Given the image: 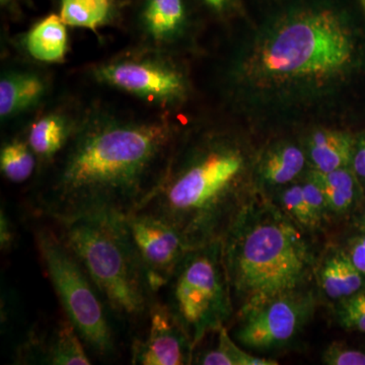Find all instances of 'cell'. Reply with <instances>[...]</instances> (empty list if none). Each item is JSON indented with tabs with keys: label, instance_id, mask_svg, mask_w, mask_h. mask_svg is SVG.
<instances>
[{
	"label": "cell",
	"instance_id": "6da1fadb",
	"mask_svg": "<svg viewBox=\"0 0 365 365\" xmlns=\"http://www.w3.org/2000/svg\"><path fill=\"white\" fill-rule=\"evenodd\" d=\"M176 143L167 118L107 110L79 114L66 148L38 173L28 208L55 225L81 218L127 217L162 184Z\"/></svg>",
	"mask_w": 365,
	"mask_h": 365
},
{
	"label": "cell",
	"instance_id": "7a4b0ae2",
	"mask_svg": "<svg viewBox=\"0 0 365 365\" xmlns=\"http://www.w3.org/2000/svg\"><path fill=\"white\" fill-rule=\"evenodd\" d=\"M246 158L235 144L207 137L178 148L155 193L137 212L155 216L181 235L188 249L222 241L249 202Z\"/></svg>",
	"mask_w": 365,
	"mask_h": 365
},
{
	"label": "cell",
	"instance_id": "3957f363",
	"mask_svg": "<svg viewBox=\"0 0 365 365\" xmlns=\"http://www.w3.org/2000/svg\"><path fill=\"white\" fill-rule=\"evenodd\" d=\"M294 222L277 206L252 199L228 228L222 257L237 317L304 289L314 257Z\"/></svg>",
	"mask_w": 365,
	"mask_h": 365
},
{
	"label": "cell",
	"instance_id": "277c9868",
	"mask_svg": "<svg viewBox=\"0 0 365 365\" xmlns=\"http://www.w3.org/2000/svg\"><path fill=\"white\" fill-rule=\"evenodd\" d=\"M354 53L351 34L339 14L324 7L302 9L262 38L245 71L263 88H321L349 68Z\"/></svg>",
	"mask_w": 365,
	"mask_h": 365
},
{
	"label": "cell",
	"instance_id": "5b68a950",
	"mask_svg": "<svg viewBox=\"0 0 365 365\" xmlns=\"http://www.w3.org/2000/svg\"><path fill=\"white\" fill-rule=\"evenodd\" d=\"M56 227L95 283L113 319L132 331L145 326L158 294L150 287L125 217L81 218Z\"/></svg>",
	"mask_w": 365,
	"mask_h": 365
},
{
	"label": "cell",
	"instance_id": "8992f818",
	"mask_svg": "<svg viewBox=\"0 0 365 365\" xmlns=\"http://www.w3.org/2000/svg\"><path fill=\"white\" fill-rule=\"evenodd\" d=\"M34 237L62 311L88 351L100 359L116 356L117 337L111 314L81 262L57 230L49 225L36 227Z\"/></svg>",
	"mask_w": 365,
	"mask_h": 365
},
{
	"label": "cell",
	"instance_id": "52a82bcc",
	"mask_svg": "<svg viewBox=\"0 0 365 365\" xmlns=\"http://www.w3.org/2000/svg\"><path fill=\"white\" fill-rule=\"evenodd\" d=\"M165 289V304L196 349L234 314L222 241L188 250Z\"/></svg>",
	"mask_w": 365,
	"mask_h": 365
},
{
	"label": "cell",
	"instance_id": "ba28073f",
	"mask_svg": "<svg viewBox=\"0 0 365 365\" xmlns=\"http://www.w3.org/2000/svg\"><path fill=\"white\" fill-rule=\"evenodd\" d=\"M93 78L158 107H169L184 100L187 81L184 74L160 50L120 55L96 66Z\"/></svg>",
	"mask_w": 365,
	"mask_h": 365
},
{
	"label": "cell",
	"instance_id": "9c48e42d",
	"mask_svg": "<svg viewBox=\"0 0 365 365\" xmlns=\"http://www.w3.org/2000/svg\"><path fill=\"white\" fill-rule=\"evenodd\" d=\"M316 297L306 289L276 297L239 317L234 340L253 351L281 349L297 339L316 309Z\"/></svg>",
	"mask_w": 365,
	"mask_h": 365
},
{
	"label": "cell",
	"instance_id": "30bf717a",
	"mask_svg": "<svg viewBox=\"0 0 365 365\" xmlns=\"http://www.w3.org/2000/svg\"><path fill=\"white\" fill-rule=\"evenodd\" d=\"M125 223L148 273L153 292L158 294L179 265L188 247L179 232L155 216L135 212Z\"/></svg>",
	"mask_w": 365,
	"mask_h": 365
},
{
	"label": "cell",
	"instance_id": "8fae6325",
	"mask_svg": "<svg viewBox=\"0 0 365 365\" xmlns=\"http://www.w3.org/2000/svg\"><path fill=\"white\" fill-rule=\"evenodd\" d=\"M14 364L91 365L88 349L66 314L36 323L16 347Z\"/></svg>",
	"mask_w": 365,
	"mask_h": 365
},
{
	"label": "cell",
	"instance_id": "7c38bea8",
	"mask_svg": "<svg viewBox=\"0 0 365 365\" xmlns=\"http://www.w3.org/2000/svg\"><path fill=\"white\" fill-rule=\"evenodd\" d=\"M145 326L143 333L132 343L131 364H193L195 348L165 302L155 299Z\"/></svg>",
	"mask_w": 365,
	"mask_h": 365
},
{
	"label": "cell",
	"instance_id": "4fadbf2b",
	"mask_svg": "<svg viewBox=\"0 0 365 365\" xmlns=\"http://www.w3.org/2000/svg\"><path fill=\"white\" fill-rule=\"evenodd\" d=\"M49 85L37 71L14 69L0 78V117L1 121L30 112L43 102Z\"/></svg>",
	"mask_w": 365,
	"mask_h": 365
},
{
	"label": "cell",
	"instance_id": "5bb4252c",
	"mask_svg": "<svg viewBox=\"0 0 365 365\" xmlns=\"http://www.w3.org/2000/svg\"><path fill=\"white\" fill-rule=\"evenodd\" d=\"M78 119V116L54 111L37 118L31 124L26 140L39 162L38 173L47 168L66 148Z\"/></svg>",
	"mask_w": 365,
	"mask_h": 365
},
{
	"label": "cell",
	"instance_id": "9a60e30c",
	"mask_svg": "<svg viewBox=\"0 0 365 365\" xmlns=\"http://www.w3.org/2000/svg\"><path fill=\"white\" fill-rule=\"evenodd\" d=\"M141 28L153 49L160 50L177 39L186 21L182 0H146Z\"/></svg>",
	"mask_w": 365,
	"mask_h": 365
},
{
	"label": "cell",
	"instance_id": "2e32d148",
	"mask_svg": "<svg viewBox=\"0 0 365 365\" xmlns=\"http://www.w3.org/2000/svg\"><path fill=\"white\" fill-rule=\"evenodd\" d=\"M319 284L328 299L342 300L361 290L364 278L349 255L342 251L328 255L319 268Z\"/></svg>",
	"mask_w": 365,
	"mask_h": 365
},
{
	"label": "cell",
	"instance_id": "e0dca14e",
	"mask_svg": "<svg viewBox=\"0 0 365 365\" xmlns=\"http://www.w3.org/2000/svg\"><path fill=\"white\" fill-rule=\"evenodd\" d=\"M66 26L57 14L46 16L29 31L25 41L26 51L38 61H61L68 49Z\"/></svg>",
	"mask_w": 365,
	"mask_h": 365
},
{
	"label": "cell",
	"instance_id": "ac0fdd59",
	"mask_svg": "<svg viewBox=\"0 0 365 365\" xmlns=\"http://www.w3.org/2000/svg\"><path fill=\"white\" fill-rule=\"evenodd\" d=\"M309 155L319 172L343 169L353 158L352 137L340 131L316 132L309 140Z\"/></svg>",
	"mask_w": 365,
	"mask_h": 365
},
{
	"label": "cell",
	"instance_id": "d6986e66",
	"mask_svg": "<svg viewBox=\"0 0 365 365\" xmlns=\"http://www.w3.org/2000/svg\"><path fill=\"white\" fill-rule=\"evenodd\" d=\"M304 151L294 144H282L268 151L262 160L259 173L264 184L281 186L294 181L304 170Z\"/></svg>",
	"mask_w": 365,
	"mask_h": 365
},
{
	"label": "cell",
	"instance_id": "ffe728a7",
	"mask_svg": "<svg viewBox=\"0 0 365 365\" xmlns=\"http://www.w3.org/2000/svg\"><path fill=\"white\" fill-rule=\"evenodd\" d=\"M307 180L318 185L325 194L330 212L344 215L356 202V182L352 173L346 168L329 173L314 170L309 173Z\"/></svg>",
	"mask_w": 365,
	"mask_h": 365
},
{
	"label": "cell",
	"instance_id": "44dd1931",
	"mask_svg": "<svg viewBox=\"0 0 365 365\" xmlns=\"http://www.w3.org/2000/svg\"><path fill=\"white\" fill-rule=\"evenodd\" d=\"M39 162L26 138H13L0 150V170L7 181L21 184L37 174Z\"/></svg>",
	"mask_w": 365,
	"mask_h": 365
},
{
	"label": "cell",
	"instance_id": "7402d4cb",
	"mask_svg": "<svg viewBox=\"0 0 365 365\" xmlns=\"http://www.w3.org/2000/svg\"><path fill=\"white\" fill-rule=\"evenodd\" d=\"M217 332L215 347L198 353L193 364L201 365H277L276 360L255 356L242 349L232 337L225 327Z\"/></svg>",
	"mask_w": 365,
	"mask_h": 365
},
{
	"label": "cell",
	"instance_id": "603a6c76",
	"mask_svg": "<svg viewBox=\"0 0 365 365\" xmlns=\"http://www.w3.org/2000/svg\"><path fill=\"white\" fill-rule=\"evenodd\" d=\"M60 18L66 26L96 31L112 13L111 0H60Z\"/></svg>",
	"mask_w": 365,
	"mask_h": 365
},
{
	"label": "cell",
	"instance_id": "cb8c5ba5",
	"mask_svg": "<svg viewBox=\"0 0 365 365\" xmlns=\"http://www.w3.org/2000/svg\"><path fill=\"white\" fill-rule=\"evenodd\" d=\"M282 210L295 222L307 228H316L319 222L316 220L302 192V185H294L283 192L280 197Z\"/></svg>",
	"mask_w": 365,
	"mask_h": 365
},
{
	"label": "cell",
	"instance_id": "d4e9b609",
	"mask_svg": "<svg viewBox=\"0 0 365 365\" xmlns=\"http://www.w3.org/2000/svg\"><path fill=\"white\" fill-rule=\"evenodd\" d=\"M336 314L343 328L365 333V290L340 300Z\"/></svg>",
	"mask_w": 365,
	"mask_h": 365
},
{
	"label": "cell",
	"instance_id": "484cf974",
	"mask_svg": "<svg viewBox=\"0 0 365 365\" xmlns=\"http://www.w3.org/2000/svg\"><path fill=\"white\" fill-rule=\"evenodd\" d=\"M322 360L328 365H365V353L334 343L324 351Z\"/></svg>",
	"mask_w": 365,
	"mask_h": 365
},
{
	"label": "cell",
	"instance_id": "4316f807",
	"mask_svg": "<svg viewBox=\"0 0 365 365\" xmlns=\"http://www.w3.org/2000/svg\"><path fill=\"white\" fill-rule=\"evenodd\" d=\"M302 186L304 198H306L307 202L309 204L314 217L321 225L322 220L330 213V209H329L325 194L319 189L318 185L309 181V180H307L306 184L302 185Z\"/></svg>",
	"mask_w": 365,
	"mask_h": 365
},
{
	"label": "cell",
	"instance_id": "83f0119b",
	"mask_svg": "<svg viewBox=\"0 0 365 365\" xmlns=\"http://www.w3.org/2000/svg\"><path fill=\"white\" fill-rule=\"evenodd\" d=\"M16 241V230L6 209H0V250L2 253L11 251Z\"/></svg>",
	"mask_w": 365,
	"mask_h": 365
},
{
	"label": "cell",
	"instance_id": "f1b7e54d",
	"mask_svg": "<svg viewBox=\"0 0 365 365\" xmlns=\"http://www.w3.org/2000/svg\"><path fill=\"white\" fill-rule=\"evenodd\" d=\"M350 258L365 277V234L355 237L350 244Z\"/></svg>",
	"mask_w": 365,
	"mask_h": 365
},
{
	"label": "cell",
	"instance_id": "f546056e",
	"mask_svg": "<svg viewBox=\"0 0 365 365\" xmlns=\"http://www.w3.org/2000/svg\"><path fill=\"white\" fill-rule=\"evenodd\" d=\"M353 167L355 174L365 180V139L360 143L356 153L353 155Z\"/></svg>",
	"mask_w": 365,
	"mask_h": 365
},
{
	"label": "cell",
	"instance_id": "4dcf8cb0",
	"mask_svg": "<svg viewBox=\"0 0 365 365\" xmlns=\"http://www.w3.org/2000/svg\"><path fill=\"white\" fill-rule=\"evenodd\" d=\"M209 6L216 9V11H222L223 7L227 4V0H204Z\"/></svg>",
	"mask_w": 365,
	"mask_h": 365
},
{
	"label": "cell",
	"instance_id": "1f68e13d",
	"mask_svg": "<svg viewBox=\"0 0 365 365\" xmlns=\"http://www.w3.org/2000/svg\"><path fill=\"white\" fill-rule=\"evenodd\" d=\"M357 225H359L360 232H361L362 234H365V209L364 213H362L361 216H360L359 217V222H357Z\"/></svg>",
	"mask_w": 365,
	"mask_h": 365
},
{
	"label": "cell",
	"instance_id": "d6a6232c",
	"mask_svg": "<svg viewBox=\"0 0 365 365\" xmlns=\"http://www.w3.org/2000/svg\"><path fill=\"white\" fill-rule=\"evenodd\" d=\"M9 0H1V4H6Z\"/></svg>",
	"mask_w": 365,
	"mask_h": 365
},
{
	"label": "cell",
	"instance_id": "836d02e7",
	"mask_svg": "<svg viewBox=\"0 0 365 365\" xmlns=\"http://www.w3.org/2000/svg\"><path fill=\"white\" fill-rule=\"evenodd\" d=\"M361 1V4H364V6L365 7V0H360Z\"/></svg>",
	"mask_w": 365,
	"mask_h": 365
}]
</instances>
